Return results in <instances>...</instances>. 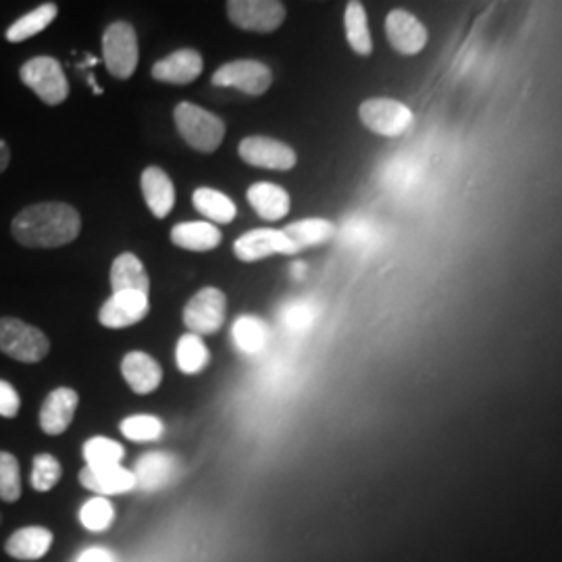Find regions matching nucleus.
Returning <instances> with one entry per match:
<instances>
[{
	"mask_svg": "<svg viewBox=\"0 0 562 562\" xmlns=\"http://www.w3.org/2000/svg\"><path fill=\"white\" fill-rule=\"evenodd\" d=\"M232 338L236 348L244 355L248 357L261 355L269 341V325L257 315H241L234 322Z\"/></svg>",
	"mask_w": 562,
	"mask_h": 562,
	"instance_id": "b1692460",
	"label": "nucleus"
},
{
	"mask_svg": "<svg viewBox=\"0 0 562 562\" xmlns=\"http://www.w3.org/2000/svg\"><path fill=\"white\" fill-rule=\"evenodd\" d=\"M102 57L111 76L130 80L138 67V34L132 23L115 21L102 34Z\"/></svg>",
	"mask_w": 562,
	"mask_h": 562,
	"instance_id": "7ed1b4c3",
	"label": "nucleus"
},
{
	"mask_svg": "<svg viewBox=\"0 0 562 562\" xmlns=\"http://www.w3.org/2000/svg\"><path fill=\"white\" fill-rule=\"evenodd\" d=\"M121 375L132 392L146 396L159 390L162 383V367L150 355L134 350L123 357L121 361Z\"/></svg>",
	"mask_w": 562,
	"mask_h": 562,
	"instance_id": "a211bd4d",
	"label": "nucleus"
},
{
	"mask_svg": "<svg viewBox=\"0 0 562 562\" xmlns=\"http://www.w3.org/2000/svg\"><path fill=\"white\" fill-rule=\"evenodd\" d=\"M20 78L48 106H57L69 97V81L63 65L53 57H34L23 63Z\"/></svg>",
	"mask_w": 562,
	"mask_h": 562,
	"instance_id": "39448f33",
	"label": "nucleus"
},
{
	"mask_svg": "<svg viewBox=\"0 0 562 562\" xmlns=\"http://www.w3.org/2000/svg\"><path fill=\"white\" fill-rule=\"evenodd\" d=\"M173 120L186 144L206 155L222 146L227 132L222 117L192 102H180L173 111Z\"/></svg>",
	"mask_w": 562,
	"mask_h": 562,
	"instance_id": "f03ea898",
	"label": "nucleus"
},
{
	"mask_svg": "<svg viewBox=\"0 0 562 562\" xmlns=\"http://www.w3.org/2000/svg\"><path fill=\"white\" fill-rule=\"evenodd\" d=\"M48 350L50 341L38 327L13 317L0 319V352H4L7 357L34 364L41 362L48 355Z\"/></svg>",
	"mask_w": 562,
	"mask_h": 562,
	"instance_id": "20e7f679",
	"label": "nucleus"
},
{
	"mask_svg": "<svg viewBox=\"0 0 562 562\" xmlns=\"http://www.w3.org/2000/svg\"><path fill=\"white\" fill-rule=\"evenodd\" d=\"M80 483L92 494L109 498L136 490V475L125 467H83L80 471Z\"/></svg>",
	"mask_w": 562,
	"mask_h": 562,
	"instance_id": "2eb2a0df",
	"label": "nucleus"
},
{
	"mask_svg": "<svg viewBox=\"0 0 562 562\" xmlns=\"http://www.w3.org/2000/svg\"><path fill=\"white\" fill-rule=\"evenodd\" d=\"M248 202L265 222H280L290 213V194L271 181H259L248 188Z\"/></svg>",
	"mask_w": 562,
	"mask_h": 562,
	"instance_id": "412c9836",
	"label": "nucleus"
},
{
	"mask_svg": "<svg viewBox=\"0 0 562 562\" xmlns=\"http://www.w3.org/2000/svg\"><path fill=\"white\" fill-rule=\"evenodd\" d=\"M176 362H178V369L183 375H199L209 367L211 352H209V348L202 341L201 336L188 331L178 341Z\"/></svg>",
	"mask_w": 562,
	"mask_h": 562,
	"instance_id": "c85d7f7f",
	"label": "nucleus"
},
{
	"mask_svg": "<svg viewBox=\"0 0 562 562\" xmlns=\"http://www.w3.org/2000/svg\"><path fill=\"white\" fill-rule=\"evenodd\" d=\"M83 459L86 467H115L121 464L125 457V448L111 438H90L83 443Z\"/></svg>",
	"mask_w": 562,
	"mask_h": 562,
	"instance_id": "c756f323",
	"label": "nucleus"
},
{
	"mask_svg": "<svg viewBox=\"0 0 562 562\" xmlns=\"http://www.w3.org/2000/svg\"><path fill=\"white\" fill-rule=\"evenodd\" d=\"M223 236L217 225L209 222L178 223L171 229V241L190 252H209L222 244Z\"/></svg>",
	"mask_w": 562,
	"mask_h": 562,
	"instance_id": "5701e85b",
	"label": "nucleus"
},
{
	"mask_svg": "<svg viewBox=\"0 0 562 562\" xmlns=\"http://www.w3.org/2000/svg\"><path fill=\"white\" fill-rule=\"evenodd\" d=\"M227 315V299L220 288H202L183 308V325L190 334L211 336L217 334Z\"/></svg>",
	"mask_w": 562,
	"mask_h": 562,
	"instance_id": "423d86ee",
	"label": "nucleus"
},
{
	"mask_svg": "<svg viewBox=\"0 0 562 562\" xmlns=\"http://www.w3.org/2000/svg\"><path fill=\"white\" fill-rule=\"evenodd\" d=\"M359 117L367 130L385 138L402 136L415 121L413 111L392 99H369L361 104Z\"/></svg>",
	"mask_w": 562,
	"mask_h": 562,
	"instance_id": "1a4fd4ad",
	"label": "nucleus"
},
{
	"mask_svg": "<svg viewBox=\"0 0 562 562\" xmlns=\"http://www.w3.org/2000/svg\"><path fill=\"white\" fill-rule=\"evenodd\" d=\"M204 67V60L199 50L194 48H180L165 59L157 60L153 65V78L162 83H176V86H186L192 81L199 80Z\"/></svg>",
	"mask_w": 562,
	"mask_h": 562,
	"instance_id": "f3484780",
	"label": "nucleus"
},
{
	"mask_svg": "<svg viewBox=\"0 0 562 562\" xmlns=\"http://www.w3.org/2000/svg\"><path fill=\"white\" fill-rule=\"evenodd\" d=\"M13 238L25 248H59L80 236L78 209L65 202H41L23 209L11 223Z\"/></svg>",
	"mask_w": 562,
	"mask_h": 562,
	"instance_id": "f257e3e1",
	"label": "nucleus"
},
{
	"mask_svg": "<svg viewBox=\"0 0 562 562\" xmlns=\"http://www.w3.org/2000/svg\"><path fill=\"white\" fill-rule=\"evenodd\" d=\"M78 562H115V557L106 548H88L81 552Z\"/></svg>",
	"mask_w": 562,
	"mask_h": 562,
	"instance_id": "c9c22d12",
	"label": "nucleus"
},
{
	"mask_svg": "<svg viewBox=\"0 0 562 562\" xmlns=\"http://www.w3.org/2000/svg\"><path fill=\"white\" fill-rule=\"evenodd\" d=\"M111 288L113 294L117 292H150V278L146 273L144 262L134 252H123L111 267Z\"/></svg>",
	"mask_w": 562,
	"mask_h": 562,
	"instance_id": "4be33fe9",
	"label": "nucleus"
},
{
	"mask_svg": "<svg viewBox=\"0 0 562 562\" xmlns=\"http://www.w3.org/2000/svg\"><path fill=\"white\" fill-rule=\"evenodd\" d=\"M21 398L18 390L4 380H0V417L13 419L20 415Z\"/></svg>",
	"mask_w": 562,
	"mask_h": 562,
	"instance_id": "f704fd0d",
	"label": "nucleus"
},
{
	"mask_svg": "<svg viewBox=\"0 0 562 562\" xmlns=\"http://www.w3.org/2000/svg\"><path fill=\"white\" fill-rule=\"evenodd\" d=\"M63 477V467L53 454H38L32 467V487L36 492H50Z\"/></svg>",
	"mask_w": 562,
	"mask_h": 562,
	"instance_id": "72a5a7b5",
	"label": "nucleus"
},
{
	"mask_svg": "<svg viewBox=\"0 0 562 562\" xmlns=\"http://www.w3.org/2000/svg\"><path fill=\"white\" fill-rule=\"evenodd\" d=\"M20 498V461L11 452H0V501L2 503H18Z\"/></svg>",
	"mask_w": 562,
	"mask_h": 562,
	"instance_id": "473e14b6",
	"label": "nucleus"
},
{
	"mask_svg": "<svg viewBox=\"0 0 562 562\" xmlns=\"http://www.w3.org/2000/svg\"><path fill=\"white\" fill-rule=\"evenodd\" d=\"M150 302L140 292H117L104 302L99 311V322L106 329H125L146 319Z\"/></svg>",
	"mask_w": 562,
	"mask_h": 562,
	"instance_id": "f8f14e48",
	"label": "nucleus"
},
{
	"mask_svg": "<svg viewBox=\"0 0 562 562\" xmlns=\"http://www.w3.org/2000/svg\"><path fill=\"white\" fill-rule=\"evenodd\" d=\"M288 240L301 252L304 248L322 246L336 236V225L327 220H302L283 227Z\"/></svg>",
	"mask_w": 562,
	"mask_h": 562,
	"instance_id": "393cba45",
	"label": "nucleus"
},
{
	"mask_svg": "<svg viewBox=\"0 0 562 562\" xmlns=\"http://www.w3.org/2000/svg\"><path fill=\"white\" fill-rule=\"evenodd\" d=\"M227 18L246 32L271 34L285 20V4L280 0H229Z\"/></svg>",
	"mask_w": 562,
	"mask_h": 562,
	"instance_id": "6e6552de",
	"label": "nucleus"
},
{
	"mask_svg": "<svg viewBox=\"0 0 562 562\" xmlns=\"http://www.w3.org/2000/svg\"><path fill=\"white\" fill-rule=\"evenodd\" d=\"M234 252L236 257L244 262H257L273 257V255H299L294 244L288 240L283 229H271V227H261V229H250L238 240L234 241Z\"/></svg>",
	"mask_w": 562,
	"mask_h": 562,
	"instance_id": "9b49d317",
	"label": "nucleus"
},
{
	"mask_svg": "<svg viewBox=\"0 0 562 562\" xmlns=\"http://www.w3.org/2000/svg\"><path fill=\"white\" fill-rule=\"evenodd\" d=\"M238 155L244 162L271 171H290L296 167V153L292 146L265 136H248L238 144Z\"/></svg>",
	"mask_w": 562,
	"mask_h": 562,
	"instance_id": "9d476101",
	"label": "nucleus"
},
{
	"mask_svg": "<svg viewBox=\"0 0 562 562\" xmlns=\"http://www.w3.org/2000/svg\"><path fill=\"white\" fill-rule=\"evenodd\" d=\"M192 202H194L196 211L201 213L202 217H206L209 223L227 225V223L234 222L238 215V209L234 201L213 188H199L192 194Z\"/></svg>",
	"mask_w": 562,
	"mask_h": 562,
	"instance_id": "a878e982",
	"label": "nucleus"
},
{
	"mask_svg": "<svg viewBox=\"0 0 562 562\" xmlns=\"http://www.w3.org/2000/svg\"><path fill=\"white\" fill-rule=\"evenodd\" d=\"M80 396L71 387L53 390L46 401L42 402L41 427L46 436H60L69 429L76 417Z\"/></svg>",
	"mask_w": 562,
	"mask_h": 562,
	"instance_id": "dca6fc26",
	"label": "nucleus"
},
{
	"mask_svg": "<svg viewBox=\"0 0 562 562\" xmlns=\"http://www.w3.org/2000/svg\"><path fill=\"white\" fill-rule=\"evenodd\" d=\"M121 434L130 442H157L165 434V425L159 417L153 415H132L120 425Z\"/></svg>",
	"mask_w": 562,
	"mask_h": 562,
	"instance_id": "7c9ffc66",
	"label": "nucleus"
},
{
	"mask_svg": "<svg viewBox=\"0 0 562 562\" xmlns=\"http://www.w3.org/2000/svg\"><path fill=\"white\" fill-rule=\"evenodd\" d=\"M115 521V506L109 498L94 496L80 508V522L92 533L106 531Z\"/></svg>",
	"mask_w": 562,
	"mask_h": 562,
	"instance_id": "2f4dec72",
	"label": "nucleus"
},
{
	"mask_svg": "<svg viewBox=\"0 0 562 562\" xmlns=\"http://www.w3.org/2000/svg\"><path fill=\"white\" fill-rule=\"evenodd\" d=\"M53 540L55 538L50 529L32 525V527L18 529L4 543V552L15 561H38L48 554V550L53 548Z\"/></svg>",
	"mask_w": 562,
	"mask_h": 562,
	"instance_id": "aec40b11",
	"label": "nucleus"
},
{
	"mask_svg": "<svg viewBox=\"0 0 562 562\" xmlns=\"http://www.w3.org/2000/svg\"><path fill=\"white\" fill-rule=\"evenodd\" d=\"M385 34L394 50L401 55H417L427 44V30L413 13L396 9L385 18Z\"/></svg>",
	"mask_w": 562,
	"mask_h": 562,
	"instance_id": "ddd939ff",
	"label": "nucleus"
},
{
	"mask_svg": "<svg viewBox=\"0 0 562 562\" xmlns=\"http://www.w3.org/2000/svg\"><path fill=\"white\" fill-rule=\"evenodd\" d=\"M181 464L169 452H148L136 462V487L142 492H159L180 477Z\"/></svg>",
	"mask_w": 562,
	"mask_h": 562,
	"instance_id": "4468645a",
	"label": "nucleus"
},
{
	"mask_svg": "<svg viewBox=\"0 0 562 562\" xmlns=\"http://www.w3.org/2000/svg\"><path fill=\"white\" fill-rule=\"evenodd\" d=\"M9 162H11V150H9L7 142L0 140V173L9 167Z\"/></svg>",
	"mask_w": 562,
	"mask_h": 562,
	"instance_id": "e433bc0d",
	"label": "nucleus"
},
{
	"mask_svg": "<svg viewBox=\"0 0 562 562\" xmlns=\"http://www.w3.org/2000/svg\"><path fill=\"white\" fill-rule=\"evenodd\" d=\"M57 15H59V7L55 2L41 4L34 11H30L27 15H23L21 20L15 21L7 30V41L13 42V44L30 41V38L38 36L53 21L57 20Z\"/></svg>",
	"mask_w": 562,
	"mask_h": 562,
	"instance_id": "cd10ccee",
	"label": "nucleus"
},
{
	"mask_svg": "<svg viewBox=\"0 0 562 562\" xmlns=\"http://www.w3.org/2000/svg\"><path fill=\"white\" fill-rule=\"evenodd\" d=\"M142 194L150 213L165 220L176 206V186L161 167H146L140 176Z\"/></svg>",
	"mask_w": 562,
	"mask_h": 562,
	"instance_id": "6ab92c4d",
	"label": "nucleus"
},
{
	"mask_svg": "<svg viewBox=\"0 0 562 562\" xmlns=\"http://www.w3.org/2000/svg\"><path fill=\"white\" fill-rule=\"evenodd\" d=\"M344 27H346V41L350 44V48L361 57H369L373 53V41H371L367 11H364L362 2L352 0L346 4Z\"/></svg>",
	"mask_w": 562,
	"mask_h": 562,
	"instance_id": "bb28decb",
	"label": "nucleus"
},
{
	"mask_svg": "<svg viewBox=\"0 0 562 562\" xmlns=\"http://www.w3.org/2000/svg\"><path fill=\"white\" fill-rule=\"evenodd\" d=\"M211 81L220 88H236L248 97H262L273 83V71L261 60H229L213 74Z\"/></svg>",
	"mask_w": 562,
	"mask_h": 562,
	"instance_id": "0eeeda50",
	"label": "nucleus"
}]
</instances>
